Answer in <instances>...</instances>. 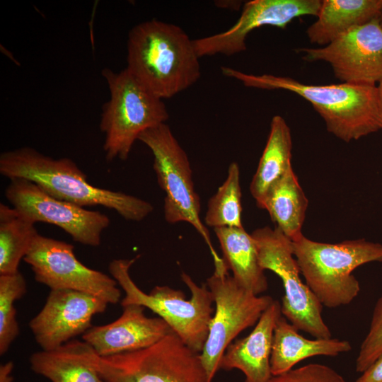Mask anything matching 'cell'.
<instances>
[{
  "mask_svg": "<svg viewBox=\"0 0 382 382\" xmlns=\"http://www.w3.org/2000/svg\"><path fill=\"white\" fill-rule=\"evenodd\" d=\"M382 0H323L317 20L306 35L312 44L325 46L349 30L379 18Z\"/></svg>",
  "mask_w": 382,
  "mask_h": 382,
  "instance_id": "ffe728a7",
  "label": "cell"
},
{
  "mask_svg": "<svg viewBox=\"0 0 382 382\" xmlns=\"http://www.w3.org/2000/svg\"><path fill=\"white\" fill-rule=\"evenodd\" d=\"M199 59L193 40L179 25L151 19L133 26L128 33L126 69L162 100L199 79Z\"/></svg>",
  "mask_w": 382,
  "mask_h": 382,
  "instance_id": "6da1fadb",
  "label": "cell"
},
{
  "mask_svg": "<svg viewBox=\"0 0 382 382\" xmlns=\"http://www.w3.org/2000/svg\"><path fill=\"white\" fill-rule=\"evenodd\" d=\"M0 173L10 180L21 178L33 182L53 197L82 207L103 206L113 209L128 221H140L154 210L150 202L141 198L91 184L71 159H55L31 147L2 152Z\"/></svg>",
  "mask_w": 382,
  "mask_h": 382,
  "instance_id": "3957f363",
  "label": "cell"
},
{
  "mask_svg": "<svg viewBox=\"0 0 382 382\" xmlns=\"http://www.w3.org/2000/svg\"><path fill=\"white\" fill-rule=\"evenodd\" d=\"M321 0H253L243 5L236 23L229 29L193 40L199 56L233 55L246 50L245 40L253 30L262 26L284 28L294 18L317 16Z\"/></svg>",
  "mask_w": 382,
  "mask_h": 382,
  "instance_id": "5bb4252c",
  "label": "cell"
},
{
  "mask_svg": "<svg viewBox=\"0 0 382 382\" xmlns=\"http://www.w3.org/2000/svg\"><path fill=\"white\" fill-rule=\"evenodd\" d=\"M241 198L239 166L236 162H232L225 181L209 199L205 224L214 228L243 227Z\"/></svg>",
  "mask_w": 382,
  "mask_h": 382,
  "instance_id": "d4e9b609",
  "label": "cell"
},
{
  "mask_svg": "<svg viewBox=\"0 0 382 382\" xmlns=\"http://www.w3.org/2000/svg\"><path fill=\"white\" fill-rule=\"evenodd\" d=\"M110 93L102 108L100 129L108 161L126 160L139 135L169 118L163 100L144 88L125 68L115 72L102 70Z\"/></svg>",
  "mask_w": 382,
  "mask_h": 382,
  "instance_id": "8992f818",
  "label": "cell"
},
{
  "mask_svg": "<svg viewBox=\"0 0 382 382\" xmlns=\"http://www.w3.org/2000/svg\"><path fill=\"white\" fill-rule=\"evenodd\" d=\"M23 260L30 266L35 280L51 290L85 292L112 304L120 299L116 280L81 263L70 243L38 233Z\"/></svg>",
  "mask_w": 382,
  "mask_h": 382,
  "instance_id": "8fae6325",
  "label": "cell"
},
{
  "mask_svg": "<svg viewBox=\"0 0 382 382\" xmlns=\"http://www.w3.org/2000/svg\"><path fill=\"white\" fill-rule=\"evenodd\" d=\"M303 59L328 63L342 83L376 85L382 80V27L378 18L356 27L330 44L300 48Z\"/></svg>",
  "mask_w": 382,
  "mask_h": 382,
  "instance_id": "4fadbf2b",
  "label": "cell"
},
{
  "mask_svg": "<svg viewBox=\"0 0 382 382\" xmlns=\"http://www.w3.org/2000/svg\"><path fill=\"white\" fill-rule=\"evenodd\" d=\"M377 87L378 90L381 106V110H382V80L378 83V86Z\"/></svg>",
  "mask_w": 382,
  "mask_h": 382,
  "instance_id": "1f68e13d",
  "label": "cell"
},
{
  "mask_svg": "<svg viewBox=\"0 0 382 382\" xmlns=\"http://www.w3.org/2000/svg\"><path fill=\"white\" fill-rule=\"evenodd\" d=\"M382 354V296L376 301L369 332L361 344L355 369L363 373Z\"/></svg>",
  "mask_w": 382,
  "mask_h": 382,
  "instance_id": "4316f807",
  "label": "cell"
},
{
  "mask_svg": "<svg viewBox=\"0 0 382 382\" xmlns=\"http://www.w3.org/2000/svg\"><path fill=\"white\" fill-rule=\"evenodd\" d=\"M26 282L18 271L0 274V354H5L19 335L16 320V301L26 293Z\"/></svg>",
  "mask_w": 382,
  "mask_h": 382,
  "instance_id": "484cf974",
  "label": "cell"
},
{
  "mask_svg": "<svg viewBox=\"0 0 382 382\" xmlns=\"http://www.w3.org/2000/svg\"><path fill=\"white\" fill-rule=\"evenodd\" d=\"M251 235L260 266L275 273L282 282V315L299 330L315 338H330L331 332L322 317L323 305L300 277L291 240L276 226L257 228Z\"/></svg>",
  "mask_w": 382,
  "mask_h": 382,
  "instance_id": "9c48e42d",
  "label": "cell"
},
{
  "mask_svg": "<svg viewBox=\"0 0 382 382\" xmlns=\"http://www.w3.org/2000/svg\"><path fill=\"white\" fill-rule=\"evenodd\" d=\"M138 140L153 154V168L158 183L166 194L163 208L166 221L169 224L182 221L190 224L208 245L214 266L224 264L199 216L200 199L195 189L189 158L170 127L163 123L148 129L139 135Z\"/></svg>",
  "mask_w": 382,
  "mask_h": 382,
  "instance_id": "52a82bcc",
  "label": "cell"
},
{
  "mask_svg": "<svg viewBox=\"0 0 382 382\" xmlns=\"http://www.w3.org/2000/svg\"><path fill=\"white\" fill-rule=\"evenodd\" d=\"M116 320L92 326L82 335L100 357L133 352L148 347L173 332L160 317L149 318L144 307L136 304L122 306Z\"/></svg>",
  "mask_w": 382,
  "mask_h": 382,
  "instance_id": "2e32d148",
  "label": "cell"
},
{
  "mask_svg": "<svg viewBox=\"0 0 382 382\" xmlns=\"http://www.w3.org/2000/svg\"><path fill=\"white\" fill-rule=\"evenodd\" d=\"M214 230L221 245L222 258L236 282L255 295L265 292L268 287L267 280L260 265L257 245L252 235L243 227Z\"/></svg>",
  "mask_w": 382,
  "mask_h": 382,
  "instance_id": "44dd1931",
  "label": "cell"
},
{
  "mask_svg": "<svg viewBox=\"0 0 382 382\" xmlns=\"http://www.w3.org/2000/svg\"><path fill=\"white\" fill-rule=\"evenodd\" d=\"M282 315L274 330L270 356L272 376H277L293 369L299 361L316 356L336 357L352 350L347 340L338 338L309 340L298 332Z\"/></svg>",
  "mask_w": 382,
  "mask_h": 382,
  "instance_id": "ac0fdd59",
  "label": "cell"
},
{
  "mask_svg": "<svg viewBox=\"0 0 382 382\" xmlns=\"http://www.w3.org/2000/svg\"><path fill=\"white\" fill-rule=\"evenodd\" d=\"M92 363L105 382H208L200 353L173 332L136 351L100 357Z\"/></svg>",
  "mask_w": 382,
  "mask_h": 382,
  "instance_id": "ba28073f",
  "label": "cell"
},
{
  "mask_svg": "<svg viewBox=\"0 0 382 382\" xmlns=\"http://www.w3.org/2000/svg\"><path fill=\"white\" fill-rule=\"evenodd\" d=\"M215 2H217L215 4L218 7L229 9H238L242 4L241 1H218Z\"/></svg>",
  "mask_w": 382,
  "mask_h": 382,
  "instance_id": "4dcf8cb0",
  "label": "cell"
},
{
  "mask_svg": "<svg viewBox=\"0 0 382 382\" xmlns=\"http://www.w3.org/2000/svg\"><path fill=\"white\" fill-rule=\"evenodd\" d=\"M13 369V363L8 361L0 366V382H13V378L11 375Z\"/></svg>",
  "mask_w": 382,
  "mask_h": 382,
  "instance_id": "f546056e",
  "label": "cell"
},
{
  "mask_svg": "<svg viewBox=\"0 0 382 382\" xmlns=\"http://www.w3.org/2000/svg\"><path fill=\"white\" fill-rule=\"evenodd\" d=\"M378 20H379V23H380V24H381V27H382V13H381V15L380 16Z\"/></svg>",
  "mask_w": 382,
  "mask_h": 382,
  "instance_id": "d6a6232c",
  "label": "cell"
},
{
  "mask_svg": "<svg viewBox=\"0 0 382 382\" xmlns=\"http://www.w3.org/2000/svg\"><path fill=\"white\" fill-rule=\"evenodd\" d=\"M292 139L284 119L274 115L265 147L250 185L251 195L260 207L271 187L292 168Z\"/></svg>",
  "mask_w": 382,
  "mask_h": 382,
  "instance_id": "7402d4cb",
  "label": "cell"
},
{
  "mask_svg": "<svg viewBox=\"0 0 382 382\" xmlns=\"http://www.w3.org/2000/svg\"><path fill=\"white\" fill-rule=\"evenodd\" d=\"M96 352L85 341L72 340L33 354L30 369L52 382H105L92 363Z\"/></svg>",
  "mask_w": 382,
  "mask_h": 382,
  "instance_id": "d6986e66",
  "label": "cell"
},
{
  "mask_svg": "<svg viewBox=\"0 0 382 382\" xmlns=\"http://www.w3.org/2000/svg\"><path fill=\"white\" fill-rule=\"evenodd\" d=\"M228 268L214 269L206 285L215 303L209 333L200 352L208 382H212L227 347L236 336L257 323L274 299L255 295L228 274Z\"/></svg>",
  "mask_w": 382,
  "mask_h": 382,
  "instance_id": "30bf717a",
  "label": "cell"
},
{
  "mask_svg": "<svg viewBox=\"0 0 382 382\" xmlns=\"http://www.w3.org/2000/svg\"><path fill=\"white\" fill-rule=\"evenodd\" d=\"M35 224L14 207L0 203V274L18 272L38 234Z\"/></svg>",
  "mask_w": 382,
  "mask_h": 382,
  "instance_id": "cb8c5ba5",
  "label": "cell"
},
{
  "mask_svg": "<svg viewBox=\"0 0 382 382\" xmlns=\"http://www.w3.org/2000/svg\"><path fill=\"white\" fill-rule=\"evenodd\" d=\"M355 382H382V354L361 373Z\"/></svg>",
  "mask_w": 382,
  "mask_h": 382,
  "instance_id": "f1b7e54d",
  "label": "cell"
},
{
  "mask_svg": "<svg viewBox=\"0 0 382 382\" xmlns=\"http://www.w3.org/2000/svg\"><path fill=\"white\" fill-rule=\"evenodd\" d=\"M308 200L291 168L269 190L259 208L266 209L276 227L294 241L301 232Z\"/></svg>",
  "mask_w": 382,
  "mask_h": 382,
  "instance_id": "603a6c76",
  "label": "cell"
},
{
  "mask_svg": "<svg viewBox=\"0 0 382 382\" xmlns=\"http://www.w3.org/2000/svg\"><path fill=\"white\" fill-rule=\"evenodd\" d=\"M291 241L306 285L323 306L330 308L348 305L359 294V282L352 274L357 267L382 262V244L364 238L328 243L302 234Z\"/></svg>",
  "mask_w": 382,
  "mask_h": 382,
  "instance_id": "277c9868",
  "label": "cell"
},
{
  "mask_svg": "<svg viewBox=\"0 0 382 382\" xmlns=\"http://www.w3.org/2000/svg\"><path fill=\"white\" fill-rule=\"evenodd\" d=\"M109 303L90 294L70 289L51 290L41 311L29 327L42 350H51L83 334L91 319Z\"/></svg>",
  "mask_w": 382,
  "mask_h": 382,
  "instance_id": "9a60e30c",
  "label": "cell"
},
{
  "mask_svg": "<svg viewBox=\"0 0 382 382\" xmlns=\"http://www.w3.org/2000/svg\"><path fill=\"white\" fill-rule=\"evenodd\" d=\"M224 75L250 88L282 89L308 101L323 119L327 130L349 142L382 129V110L376 85L340 83L306 84L289 76L254 75L222 66Z\"/></svg>",
  "mask_w": 382,
  "mask_h": 382,
  "instance_id": "7a4b0ae2",
  "label": "cell"
},
{
  "mask_svg": "<svg viewBox=\"0 0 382 382\" xmlns=\"http://www.w3.org/2000/svg\"><path fill=\"white\" fill-rule=\"evenodd\" d=\"M281 316V303L274 299L252 332L229 345L221 359L220 369H239L245 375V382H268L272 376L270 356L274 330Z\"/></svg>",
  "mask_w": 382,
  "mask_h": 382,
  "instance_id": "e0dca14e",
  "label": "cell"
},
{
  "mask_svg": "<svg viewBox=\"0 0 382 382\" xmlns=\"http://www.w3.org/2000/svg\"><path fill=\"white\" fill-rule=\"evenodd\" d=\"M138 257L113 260L109 265L111 276L125 294L121 301L122 306L136 304L150 309L162 318L187 346L200 353L213 316L214 301L207 286L197 284L189 274L182 272V280L191 292L189 299H185L182 291L168 286H156L150 293H145L129 274V269Z\"/></svg>",
  "mask_w": 382,
  "mask_h": 382,
  "instance_id": "5b68a950",
  "label": "cell"
},
{
  "mask_svg": "<svg viewBox=\"0 0 382 382\" xmlns=\"http://www.w3.org/2000/svg\"><path fill=\"white\" fill-rule=\"evenodd\" d=\"M268 382H347L335 370L320 364H309L272 376Z\"/></svg>",
  "mask_w": 382,
  "mask_h": 382,
  "instance_id": "83f0119b",
  "label": "cell"
},
{
  "mask_svg": "<svg viewBox=\"0 0 382 382\" xmlns=\"http://www.w3.org/2000/svg\"><path fill=\"white\" fill-rule=\"evenodd\" d=\"M5 195L13 207L34 223L55 225L81 244L97 247L110 225L108 216L50 195L28 180H10Z\"/></svg>",
  "mask_w": 382,
  "mask_h": 382,
  "instance_id": "7c38bea8",
  "label": "cell"
}]
</instances>
